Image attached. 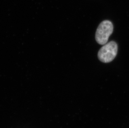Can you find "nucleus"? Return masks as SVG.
Instances as JSON below:
<instances>
[{"label": "nucleus", "instance_id": "2", "mask_svg": "<svg viewBox=\"0 0 129 128\" xmlns=\"http://www.w3.org/2000/svg\"><path fill=\"white\" fill-rule=\"evenodd\" d=\"M113 31V25L112 23L108 20L103 21L96 30L95 34L96 40L100 45L106 44Z\"/></svg>", "mask_w": 129, "mask_h": 128}, {"label": "nucleus", "instance_id": "1", "mask_svg": "<svg viewBox=\"0 0 129 128\" xmlns=\"http://www.w3.org/2000/svg\"><path fill=\"white\" fill-rule=\"evenodd\" d=\"M118 45L115 41H112L104 45L98 53L99 60L104 63L112 62L117 56Z\"/></svg>", "mask_w": 129, "mask_h": 128}]
</instances>
